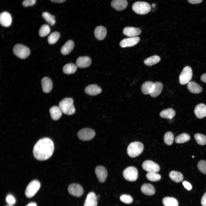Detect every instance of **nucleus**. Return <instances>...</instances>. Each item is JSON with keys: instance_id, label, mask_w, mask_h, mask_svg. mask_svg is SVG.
<instances>
[{"instance_id": "c03bdc74", "label": "nucleus", "mask_w": 206, "mask_h": 206, "mask_svg": "<svg viewBox=\"0 0 206 206\" xmlns=\"http://www.w3.org/2000/svg\"><path fill=\"white\" fill-rule=\"evenodd\" d=\"M36 0H24L22 3L23 5L25 7H27L34 5Z\"/></svg>"}, {"instance_id": "cd10ccee", "label": "nucleus", "mask_w": 206, "mask_h": 206, "mask_svg": "<svg viewBox=\"0 0 206 206\" xmlns=\"http://www.w3.org/2000/svg\"><path fill=\"white\" fill-rule=\"evenodd\" d=\"M154 83L150 81L144 82L142 85L141 90L142 93L145 95L148 94L151 91L154 86Z\"/></svg>"}, {"instance_id": "603ef678", "label": "nucleus", "mask_w": 206, "mask_h": 206, "mask_svg": "<svg viewBox=\"0 0 206 206\" xmlns=\"http://www.w3.org/2000/svg\"><path fill=\"white\" fill-rule=\"evenodd\" d=\"M6 206H13L12 205H7Z\"/></svg>"}, {"instance_id": "c85d7f7f", "label": "nucleus", "mask_w": 206, "mask_h": 206, "mask_svg": "<svg viewBox=\"0 0 206 206\" xmlns=\"http://www.w3.org/2000/svg\"><path fill=\"white\" fill-rule=\"evenodd\" d=\"M175 114V111L172 108H168L162 110L159 115L161 117L166 119H172Z\"/></svg>"}, {"instance_id": "f03ea898", "label": "nucleus", "mask_w": 206, "mask_h": 206, "mask_svg": "<svg viewBox=\"0 0 206 206\" xmlns=\"http://www.w3.org/2000/svg\"><path fill=\"white\" fill-rule=\"evenodd\" d=\"M73 102L74 100L72 98H65L60 102L59 106L63 113L68 115H72L75 112Z\"/></svg>"}, {"instance_id": "4c0bfd02", "label": "nucleus", "mask_w": 206, "mask_h": 206, "mask_svg": "<svg viewBox=\"0 0 206 206\" xmlns=\"http://www.w3.org/2000/svg\"><path fill=\"white\" fill-rule=\"evenodd\" d=\"M195 138L197 143L203 145L206 144V136L202 134L197 133L194 135Z\"/></svg>"}, {"instance_id": "412c9836", "label": "nucleus", "mask_w": 206, "mask_h": 206, "mask_svg": "<svg viewBox=\"0 0 206 206\" xmlns=\"http://www.w3.org/2000/svg\"><path fill=\"white\" fill-rule=\"evenodd\" d=\"M41 84L42 90L46 93L50 92L52 88V82L49 78L45 77L41 80Z\"/></svg>"}, {"instance_id": "b1692460", "label": "nucleus", "mask_w": 206, "mask_h": 206, "mask_svg": "<svg viewBox=\"0 0 206 206\" xmlns=\"http://www.w3.org/2000/svg\"><path fill=\"white\" fill-rule=\"evenodd\" d=\"M141 192L144 194L151 196L155 193V190L153 186L149 183H145L142 185L140 188Z\"/></svg>"}, {"instance_id": "ddd939ff", "label": "nucleus", "mask_w": 206, "mask_h": 206, "mask_svg": "<svg viewBox=\"0 0 206 206\" xmlns=\"http://www.w3.org/2000/svg\"><path fill=\"white\" fill-rule=\"evenodd\" d=\"M95 173L98 181L101 183L104 182L107 176L106 169L103 166H97L95 169Z\"/></svg>"}, {"instance_id": "f3484780", "label": "nucleus", "mask_w": 206, "mask_h": 206, "mask_svg": "<svg viewBox=\"0 0 206 206\" xmlns=\"http://www.w3.org/2000/svg\"><path fill=\"white\" fill-rule=\"evenodd\" d=\"M123 33L126 36L132 37L139 35L141 33V30L138 28L127 27L124 29Z\"/></svg>"}, {"instance_id": "37998d69", "label": "nucleus", "mask_w": 206, "mask_h": 206, "mask_svg": "<svg viewBox=\"0 0 206 206\" xmlns=\"http://www.w3.org/2000/svg\"><path fill=\"white\" fill-rule=\"evenodd\" d=\"M6 202L10 205H13L16 203V200L14 197L11 195L9 194L7 195L6 197Z\"/></svg>"}, {"instance_id": "dca6fc26", "label": "nucleus", "mask_w": 206, "mask_h": 206, "mask_svg": "<svg viewBox=\"0 0 206 206\" xmlns=\"http://www.w3.org/2000/svg\"><path fill=\"white\" fill-rule=\"evenodd\" d=\"M97 199L95 194L92 192L89 193L85 200L84 206H97Z\"/></svg>"}, {"instance_id": "2f4dec72", "label": "nucleus", "mask_w": 206, "mask_h": 206, "mask_svg": "<svg viewBox=\"0 0 206 206\" xmlns=\"http://www.w3.org/2000/svg\"><path fill=\"white\" fill-rule=\"evenodd\" d=\"M77 69V66L75 64L73 63H69L64 66L63 71L64 73L70 74L74 73Z\"/></svg>"}, {"instance_id": "864d4df0", "label": "nucleus", "mask_w": 206, "mask_h": 206, "mask_svg": "<svg viewBox=\"0 0 206 206\" xmlns=\"http://www.w3.org/2000/svg\"><path fill=\"white\" fill-rule=\"evenodd\" d=\"M194 157L193 156L192 157H193V158Z\"/></svg>"}, {"instance_id": "4be33fe9", "label": "nucleus", "mask_w": 206, "mask_h": 206, "mask_svg": "<svg viewBox=\"0 0 206 206\" xmlns=\"http://www.w3.org/2000/svg\"><path fill=\"white\" fill-rule=\"evenodd\" d=\"M106 28L102 26L97 27L94 31V36L99 40L103 39L106 37Z\"/></svg>"}, {"instance_id": "bb28decb", "label": "nucleus", "mask_w": 206, "mask_h": 206, "mask_svg": "<svg viewBox=\"0 0 206 206\" xmlns=\"http://www.w3.org/2000/svg\"><path fill=\"white\" fill-rule=\"evenodd\" d=\"M74 45V42L72 40H68L62 47L60 51L61 53L63 55L68 54L73 49Z\"/></svg>"}, {"instance_id": "c9c22d12", "label": "nucleus", "mask_w": 206, "mask_h": 206, "mask_svg": "<svg viewBox=\"0 0 206 206\" xmlns=\"http://www.w3.org/2000/svg\"><path fill=\"white\" fill-rule=\"evenodd\" d=\"M60 36V33L58 32L54 31L52 32L48 37V42L50 44L55 43L59 39Z\"/></svg>"}, {"instance_id": "8fccbe9b", "label": "nucleus", "mask_w": 206, "mask_h": 206, "mask_svg": "<svg viewBox=\"0 0 206 206\" xmlns=\"http://www.w3.org/2000/svg\"><path fill=\"white\" fill-rule=\"evenodd\" d=\"M56 3H62L66 1V0H50Z\"/></svg>"}, {"instance_id": "9b49d317", "label": "nucleus", "mask_w": 206, "mask_h": 206, "mask_svg": "<svg viewBox=\"0 0 206 206\" xmlns=\"http://www.w3.org/2000/svg\"><path fill=\"white\" fill-rule=\"evenodd\" d=\"M68 191L71 195L78 197L82 196L84 193L83 189L81 185L75 183L69 185Z\"/></svg>"}, {"instance_id": "39448f33", "label": "nucleus", "mask_w": 206, "mask_h": 206, "mask_svg": "<svg viewBox=\"0 0 206 206\" xmlns=\"http://www.w3.org/2000/svg\"><path fill=\"white\" fill-rule=\"evenodd\" d=\"M41 184L37 180L31 181L27 185L25 191L26 196L28 198L33 197L40 188Z\"/></svg>"}, {"instance_id": "aec40b11", "label": "nucleus", "mask_w": 206, "mask_h": 206, "mask_svg": "<svg viewBox=\"0 0 206 206\" xmlns=\"http://www.w3.org/2000/svg\"><path fill=\"white\" fill-rule=\"evenodd\" d=\"M101 89L96 84H91L87 86L85 89V92L87 94L90 96H95L100 93Z\"/></svg>"}, {"instance_id": "f257e3e1", "label": "nucleus", "mask_w": 206, "mask_h": 206, "mask_svg": "<svg viewBox=\"0 0 206 206\" xmlns=\"http://www.w3.org/2000/svg\"><path fill=\"white\" fill-rule=\"evenodd\" d=\"M54 145L53 141L48 138L39 139L33 148V153L35 158L39 161L49 159L53 154Z\"/></svg>"}, {"instance_id": "1a4fd4ad", "label": "nucleus", "mask_w": 206, "mask_h": 206, "mask_svg": "<svg viewBox=\"0 0 206 206\" xmlns=\"http://www.w3.org/2000/svg\"><path fill=\"white\" fill-rule=\"evenodd\" d=\"M95 135V132L93 130L86 128L80 130L77 135L79 138L83 141H88L92 139Z\"/></svg>"}, {"instance_id": "f8f14e48", "label": "nucleus", "mask_w": 206, "mask_h": 206, "mask_svg": "<svg viewBox=\"0 0 206 206\" xmlns=\"http://www.w3.org/2000/svg\"><path fill=\"white\" fill-rule=\"evenodd\" d=\"M140 40V38L138 37L125 38L120 42V45L122 48L132 46L138 43Z\"/></svg>"}, {"instance_id": "49530a36", "label": "nucleus", "mask_w": 206, "mask_h": 206, "mask_svg": "<svg viewBox=\"0 0 206 206\" xmlns=\"http://www.w3.org/2000/svg\"><path fill=\"white\" fill-rule=\"evenodd\" d=\"M201 203L202 206H206V192L204 193L201 198Z\"/></svg>"}, {"instance_id": "de8ad7c7", "label": "nucleus", "mask_w": 206, "mask_h": 206, "mask_svg": "<svg viewBox=\"0 0 206 206\" xmlns=\"http://www.w3.org/2000/svg\"><path fill=\"white\" fill-rule=\"evenodd\" d=\"M190 3L192 4H197L201 3L202 0H187Z\"/></svg>"}, {"instance_id": "3c124183", "label": "nucleus", "mask_w": 206, "mask_h": 206, "mask_svg": "<svg viewBox=\"0 0 206 206\" xmlns=\"http://www.w3.org/2000/svg\"><path fill=\"white\" fill-rule=\"evenodd\" d=\"M26 206H37V205L35 202H31L28 203Z\"/></svg>"}, {"instance_id": "79ce46f5", "label": "nucleus", "mask_w": 206, "mask_h": 206, "mask_svg": "<svg viewBox=\"0 0 206 206\" xmlns=\"http://www.w3.org/2000/svg\"><path fill=\"white\" fill-rule=\"evenodd\" d=\"M120 200L122 202L126 203H132L133 201V198L131 196L128 195L123 194L120 196Z\"/></svg>"}, {"instance_id": "0eeeda50", "label": "nucleus", "mask_w": 206, "mask_h": 206, "mask_svg": "<svg viewBox=\"0 0 206 206\" xmlns=\"http://www.w3.org/2000/svg\"><path fill=\"white\" fill-rule=\"evenodd\" d=\"M123 177L126 180L130 181H134L137 179L138 173L137 169L134 167H129L123 171Z\"/></svg>"}, {"instance_id": "7ed1b4c3", "label": "nucleus", "mask_w": 206, "mask_h": 206, "mask_svg": "<svg viewBox=\"0 0 206 206\" xmlns=\"http://www.w3.org/2000/svg\"><path fill=\"white\" fill-rule=\"evenodd\" d=\"M144 148L143 144L139 142H134L130 143L128 145L127 152L130 157H136L142 152Z\"/></svg>"}, {"instance_id": "72a5a7b5", "label": "nucleus", "mask_w": 206, "mask_h": 206, "mask_svg": "<svg viewBox=\"0 0 206 206\" xmlns=\"http://www.w3.org/2000/svg\"><path fill=\"white\" fill-rule=\"evenodd\" d=\"M190 139V136L188 134L183 133L177 136L175 138V141L178 144L184 143L189 141Z\"/></svg>"}, {"instance_id": "a878e982", "label": "nucleus", "mask_w": 206, "mask_h": 206, "mask_svg": "<svg viewBox=\"0 0 206 206\" xmlns=\"http://www.w3.org/2000/svg\"><path fill=\"white\" fill-rule=\"evenodd\" d=\"M163 88V85L162 83L159 82H155L149 94L152 97H156L160 94Z\"/></svg>"}, {"instance_id": "e433bc0d", "label": "nucleus", "mask_w": 206, "mask_h": 206, "mask_svg": "<svg viewBox=\"0 0 206 206\" xmlns=\"http://www.w3.org/2000/svg\"><path fill=\"white\" fill-rule=\"evenodd\" d=\"M174 139V135L171 132H167L164 135V142L167 145H172L173 143Z\"/></svg>"}, {"instance_id": "a211bd4d", "label": "nucleus", "mask_w": 206, "mask_h": 206, "mask_svg": "<svg viewBox=\"0 0 206 206\" xmlns=\"http://www.w3.org/2000/svg\"><path fill=\"white\" fill-rule=\"evenodd\" d=\"M128 4L126 0H112L111 2V5L116 10L121 11L126 8Z\"/></svg>"}, {"instance_id": "7c9ffc66", "label": "nucleus", "mask_w": 206, "mask_h": 206, "mask_svg": "<svg viewBox=\"0 0 206 206\" xmlns=\"http://www.w3.org/2000/svg\"><path fill=\"white\" fill-rule=\"evenodd\" d=\"M164 206H178L179 203L177 199L173 197H166L162 200Z\"/></svg>"}, {"instance_id": "6ab92c4d", "label": "nucleus", "mask_w": 206, "mask_h": 206, "mask_svg": "<svg viewBox=\"0 0 206 206\" xmlns=\"http://www.w3.org/2000/svg\"><path fill=\"white\" fill-rule=\"evenodd\" d=\"M91 60L90 58L88 56L79 57L76 61L77 66L80 68H85L89 66L91 64Z\"/></svg>"}, {"instance_id": "6e6552de", "label": "nucleus", "mask_w": 206, "mask_h": 206, "mask_svg": "<svg viewBox=\"0 0 206 206\" xmlns=\"http://www.w3.org/2000/svg\"><path fill=\"white\" fill-rule=\"evenodd\" d=\"M191 68L189 66H186L183 69L179 76V82L181 85L188 84L192 76Z\"/></svg>"}, {"instance_id": "a19ab883", "label": "nucleus", "mask_w": 206, "mask_h": 206, "mask_svg": "<svg viewBox=\"0 0 206 206\" xmlns=\"http://www.w3.org/2000/svg\"><path fill=\"white\" fill-rule=\"evenodd\" d=\"M197 167L201 172L206 175V161L203 160L200 161L197 164Z\"/></svg>"}, {"instance_id": "393cba45", "label": "nucleus", "mask_w": 206, "mask_h": 206, "mask_svg": "<svg viewBox=\"0 0 206 206\" xmlns=\"http://www.w3.org/2000/svg\"><path fill=\"white\" fill-rule=\"evenodd\" d=\"M187 88L193 94L200 93L202 91L201 87L196 82L193 81L190 82L187 84Z\"/></svg>"}, {"instance_id": "58836bf2", "label": "nucleus", "mask_w": 206, "mask_h": 206, "mask_svg": "<svg viewBox=\"0 0 206 206\" xmlns=\"http://www.w3.org/2000/svg\"><path fill=\"white\" fill-rule=\"evenodd\" d=\"M146 177L148 180L153 182L158 181L161 178L160 175L154 172H148L146 174Z\"/></svg>"}, {"instance_id": "c756f323", "label": "nucleus", "mask_w": 206, "mask_h": 206, "mask_svg": "<svg viewBox=\"0 0 206 206\" xmlns=\"http://www.w3.org/2000/svg\"><path fill=\"white\" fill-rule=\"evenodd\" d=\"M170 179L173 181L179 183L183 181V178L182 174L180 172L173 171L169 174Z\"/></svg>"}, {"instance_id": "09e8293b", "label": "nucleus", "mask_w": 206, "mask_h": 206, "mask_svg": "<svg viewBox=\"0 0 206 206\" xmlns=\"http://www.w3.org/2000/svg\"><path fill=\"white\" fill-rule=\"evenodd\" d=\"M201 79L203 82L206 83V73L202 75L201 77Z\"/></svg>"}, {"instance_id": "5701e85b", "label": "nucleus", "mask_w": 206, "mask_h": 206, "mask_svg": "<svg viewBox=\"0 0 206 206\" xmlns=\"http://www.w3.org/2000/svg\"><path fill=\"white\" fill-rule=\"evenodd\" d=\"M49 111L52 119L54 120H58L62 115V111L59 106H52L50 109Z\"/></svg>"}, {"instance_id": "473e14b6", "label": "nucleus", "mask_w": 206, "mask_h": 206, "mask_svg": "<svg viewBox=\"0 0 206 206\" xmlns=\"http://www.w3.org/2000/svg\"><path fill=\"white\" fill-rule=\"evenodd\" d=\"M160 60L159 56L154 55L146 59L144 61V63L146 65L150 66L158 63Z\"/></svg>"}, {"instance_id": "9d476101", "label": "nucleus", "mask_w": 206, "mask_h": 206, "mask_svg": "<svg viewBox=\"0 0 206 206\" xmlns=\"http://www.w3.org/2000/svg\"><path fill=\"white\" fill-rule=\"evenodd\" d=\"M142 167L148 172L157 173L160 169V167L158 164L149 160L144 161L142 164Z\"/></svg>"}, {"instance_id": "20e7f679", "label": "nucleus", "mask_w": 206, "mask_h": 206, "mask_svg": "<svg viewBox=\"0 0 206 206\" xmlns=\"http://www.w3.org/2000/svg\"><path fill=\"white\" fill-rule=\"evenodd\" d=\"M132 10L136 13L144 15L148 13L151 10L150 5L148 3L142 1H137L132 5Z\"/></svg>"}, {"instance_id": "4468645a", "label": "nucleus", "mask_w": 206, "mask_h": 206, "mask_svg": "<svg viewBox=\"0 0 206 206\" xmlns=\"http://www.w3.org/2000/svg\"><path fill=\"white\" fill-rule=\"evenodd\" d=\"M12 18L10 14L7 12L1 13L0 15L1 25L5 27L9 26L12 23Z\"/></svg>"}, {"instance_id": "423d86ee", "label": "nucleus", "mask_w": 206, "mask_h": 206, "mask_svg": "<svg viewBox=\"0 0 206 206\" xmlns=\"http://www.w3.org/2000/svg\"><path fill=\"white\" fill-rule=\"evenodd\" d=\"M13 52L18 57L22 59L27 58L30 53L29 49L27 47L21 44H17L14 47Z\"/></svg>"}, {"instance_id": "a18cd8bd", "label": "nucleus", "mask_w": 206, "mask_h": 206, "mask_svg": "<svg viewBox=\"0 0 206 206\" xmlns=\"http://www.w3.org/2000/svg\"><path fill=\"white\" fill-rule=\"evenodd\" d=\"M183 184L185 188L188 190H191L192 188V186L191 184L186 181L183 182Z\"/></svg>"}, {"instance_id": "2eb2a0df", "label": "nucleus", "mask_w": 206, "mask_h": 206, "mask_svg": "<svg viewBox=\"0 0 206 206\" xmlns=\"http://www.w3.org/2000/svg\"><path fill=\"white\" fill-rule=\"evenodd\" d=\"M196 117L199 118H202L206 116V105L203 103L197 105L194 110Z\"/></svg>"}, {"instance_id": "ea45409f", "label": "nucleus", "mask_w": 206, "mask_h": 206, "mask_svg": "<svg viewBox=\"0 0 206 206\" xmlns=\"http://www.w3.org/2000/svg\"><path fill=\"white\" fill-rule=\"evenodd\" d=\"M50 29L49 26L47 24L42 25L40 27L39 31V35L41 37L47 35L49 33Z\"/></svg>"}, {"instance_id": "f704fd0d", "label": "nucleus", "mask_w": 206, "mask_h": 206, "mask_svg": "<svg viewBox=\"0 0 206 206\" xmlns=\"http://www.w3.org/2000/svg\"><path fill=\"white\" fill-rule=\"evenodd\" d=\"M42 16L45 21L49 25H53L56 23L55 17L47 12H44L42 14Z\"/></svg>"}]
</instances>
